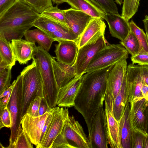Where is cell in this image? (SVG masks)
I'll return each mask as SVG.
<instances>
[{
	"instance_id": "23",
	"label": "cell",
	"mask_w": 148,
	"mask_h": 148,
	"mask_svg": "<svg viewBox=\"0 0 148 148\" xmlns=\"http://www.w3.org/2000/svg\"><path fill=\"white\" fill-rule=\"evenodd\" d=\"M129 103L126 104L124 111L118 121L119 133L122 148H130L131 129L130 121Z\"/></svg>"
},
{
	"instance_id": "19",
	"label": "cell",
	"mask_w": 148,
	"mask_h": 148,
	"mask_svg": "<svg viewBox=\"0 0 148 148\" xmlns=\"http://www.w3.org/2000/svg\"><path fill=\"white\" fill-rule=\"evenodd\" d=\"M104 19L108 24L110 32L112 36L123 40L128 35L130 31L129 21L119 14L105 13Z\"/></svg>"
},
{
	"instance_id": "26",
	"label": "cell",
	"mask_w": 148,
	"mask_h": 148,
	"mask_svg": "<svg viewBox=\"0 0 148 148\" xmlns=\"http://www.w3.org/2000/svg\"><path fill=\"white\" fill-rule=\"evenodd\" d=\"M72 8L83 11L93 18L104 19L105 13L89 0H66Z\"/></svg>"
},
{
	"instance_id": "48",
	"label": "cell",
	"mask_w": 148,
	"mask_h": 148,
	"mask_svg": "<svg viewBox=\"0 0 148 148\" xmlns=\"http://www.w3.org/2000/svg\"><path fill=\"white\" fill-rule=\"evenodd\" d=\"M143 22L144 25L145 29L146 31V34L147 35L148 39V15H146L145 18L143 20Z\"/></svg>"
},
{
	"instance_id": "38",
	"label": "cell",
	"mask_w": 148,
	"mask_h": 148,
	"mask_svg": "<svg viewBox=\"0 0 148 148\" xmlns=\"http://www.w3.org/2000/svg\"><path fill=\"white\" fill-rule=\"evenodd\" d=\"M145 135L140 132H131V147L144 148V139Z\"/></svg>"
},
{
	"instance_id": "22",
	"label": "cell",
	"mask_w": 148,
	"mask_h": 148,
	"mask_svg": "<svg viewBox=\"0 0 148 148\" xmlns=\"http://www.w3.org/2000/svg\"><path fill=\"white\" fill-rule=\"evenodd\" d=\"M52 57V62L56 81L59 89L66 85L76 75L75 64L72 65L56 61Z\"/></svg>"
},
{
	"instance_id": "40",
	"label": "cell",
	"mask_w": 148,
	"mask_h": 148,
	"mask_svg": "<svg viewBox=\"0 0 148 148\" xmlns=\"http://www.w3.org/2000/svg\"><path fill=\"white\" fill-rule=\"evenodd\" d=\"M53 148H73V147L61 132L54 140L51 147Z\"/></svg>"
},
{
	"instance_id": "8",
	"label": "cell",
	"mask_w": 148,
	"mask_h": 148,
	"mask_svg": "<svg viewBox=\"0 0 148 148\" xmlns=\"http://www.w3.org/2000/svg\"><path fill=\"white\" fill-rule=\"evenodd\" d=\"M23 77L20 74L15 80L7 107L10 112L11 126L9 145L10 148L15 141L19 129L21 127V121L23 110Z\"/></svg>"
},
{
	"instance_id": "31",
	"label": "cell",
	"mask_w": 148,
	"mask_h": 148,
	"mask_svg": "<svg viewBox=\"0 0 148 148\" xmlns=\"http://www.w3.org/2000/svg\"><path fill=\"white\" fill-rule=\"evenodd\" d=\"M140 0H123L121 16L129 21L137 12Z\"/></svg>"
},
{
	"instance_id": "18",
	"label": "cell",
	"mask_w": 148,
	"mask_h": 148,
	"mask_svg": "<svg viewBox=\"0 0 148 148\" xmlns=\"http://www.w3.org/2000/svg\"><path fill=\"white\" fill-rule=\"evenodd\" d=\"M55 45L54 52L57 61L65 64L72 65L75 62L79 48L76 41L60 40Z\"/></svg>"
},
{
	"instance_id": "9",
	"label": "cell",
	"mask_w": 148,
	"mask_h": 148,
	"mask_svg": "<svg viewBox=\"0 0 148 148\" xmlns=\"http://www.w3.org/2000/svg\"><path fill=\"white\" fill-rule=\"evenodd\" d=\"M32 25L43 30L55 41L68 40L76 42L79 39L67 25L41 15Z\"/></svg>"
},
{
	"instance_id": "29",
	"label": "cell",
	"mask_w": 148,
	"mask_h": 148,
	"mask_svg": "<svg viewBox=\"0 0 148 148\" xmlns=\"http://www.w3.org/2000/svg\"><path fill=\"white\" fill-rule=\"evenodd\" d=\"M120 43L132 56L140 52V43L134 34L130 31L127 37L123 40H121Z\"/></svg>"
},
{
	"instance_id": "15",
	"label": "cell",
	"mask_w": 148,
	"mask_h": 148,
	"mask_svg": "<svg viewBox=\"0 0 148 148\" xmlns=\"http://www.w3.org/2000/svg\"><path fill=\"white\" fill-rule=\"evenodd\" d=\"M126 81L128 89V103L136 102L144 98L141 91L143 83L141 65L132 64L127 66Z\"/></svg>"
},
{
	"instance_id": "11",
	"label": "cell",
	"mask_w": 148,
	"mask_h": 148,
	"mask_svg": "<svg viewBox=\"0 0 148 148\" xmlns=\"http://www.w3.org/2000/svg\"><path fill=\"white\" fill-rule=\"evenodd\" d=\"M129 118L131 132H140L144 135L147 132L148 100L145 98L130 103Z\"/></svg>"
},
{
	"instance_id": "35",
	"label": "cell",
	"mask_w": 148,
	"mask_h": 148,
	"mask_svg": "<svg viewBox=\"0 0 148 148\" xmlns=\"http://www.w3.org/2000/svg\"><path fill=\"white\" fill-rule=\"evenodd\" d=\"M23 0L40 14L53 6L51 0Z\"/></svg>"
},
{
	"instance_id": "27",
	"label": "cell",
	"mask_w": 148,
	"mask_h": 148,
	"mask_svg": "<svg viewBox=\"0 0 148 148\" xmlns=\"http://www.w3.org/2000/svg\"><path fill=\"white\" fill-rule=\"evenodd\" d=\"M24 36L26 40L37 42L39 46L48 52L53 42L55 41L45 32L38 28L28 30L25 33Z\"/></svg>"
},
{
	"instance_id": "20",
	"label": "cell",
	"mask_w": 148,
	"mask_h": 148,
	"mask_svg": "<svg viewBox=\"0 0 148 148\" xmlns=\"http://www.w3.org/2000/svg\"><path fill=\"white\" fill-rule=\"evenodd\" d=\"M104 125L107 143L112 148H122L120 138L118 121L105 106Z\"/></svg>"
},
{
	"instance_id": "45",
	"label": "cell",
	"mask_w": 148,
	"mask_h": 148,
	"mask_svg": "<svg viewBox=\"0 0 148 148\" xmlns=\"http://www.w3.org/2000/svg\"><path fill=\"white\" fill-rule=\"evenodd\" d=\"M11 93H10L4 97L0 99V110L4 108L7 106L10 98Z\"/></svg>"
},
{
	"instance_id": "4",
	"label": "cell",
	"mask_w": 148,
	"mask_h": 148,
	"mask_svg": "<svg viewBox=\"0 0 148 148\" xmlns=\"http://www.w3.org/2000/svg\"><path fill=\"white\" fill-rule=\"evenodd\" d=\"M20 74L23 77L22 118L31 102L39 95L43 94V92L42 79L34 60L25 67Z\"/></svg>"
},
{
	"instance_id": "49",
	"label": "cell",
	"mask_w": 148,
	"mask_h": 148,
	"mask_svg": "<svg viewBox=\"0 0 148 148\" xmlns=\"http://www.w3.org/2000/svg\"><path fill=\"white\" fill-rule=\"evenodd\" d=\"M53 4H56L57 5H59L64 2H66V0H51Z\"/></svg>"
},
{
	"instance_id": "2",
	"label": "cell",
	"mask_w": 148,
	"mask_h": 148,
	"mask_svg": "<svg viewBox=\"0 0 148 148\" xmlns=\"http://www.w3.org/2000/svg\"><path fill=\"white\" fill-rule=\"evenodd\" d=\"M40 16L23 0H18L0 15V33L10 42L21 39Z\"/></svg>"
},
{
	"instance_id": "51",
	"label": "cell",
	"mask_w": 148,
	"mask_h": 148,
	"mask_svg": "<svg viewBox=\"0 0 148 148\" xmlns=\"http://www.w3.org/2000/svg\"><path fill=\"white\" fill-rule=\"evenodd\" d=\"M148 128V124H147V128Z\"/></svg>"
},
{
	"instance_id": "47",
	"label": "cell",
	"mask_w": 148,
	"mask_h": 148,
	"mask_svg": "<svg viewBox=\"0 0 148 148\" xmlns=\"http://www.w3.org/2000/svg\"><path fill=\"white\" fill-rule=\"evenodd\" d=\"M141 91L144 97L148 100V85L143 84Z\"/></svg>"
},
{
	"instance_id": "25",
	"label": "cell",
	"mask_w": 148,
	"mask_h": 148,
	"mask_svg": "<svg viewBox=\"0 0 148 148\" xmlns=\"http://www.w3.org/2000/svg\"><path fill=\"white\" fill-rule=\"evenodd\" d=\"M106 25L101 18H93L76 42L79 49L86 44L97 32L106 28Z\"/></svg>"
},
{
	"instance_id": "10",
	"label": "cell",
	"mask_w": 148,
	"mask_h": 148,
	"mask_svg": "<svg viewBox=\"0 0 148 148\" xmlns=\"http://www.w3.org/2000/svg\"><path fill=\"white\" fill-rule=\"evenodd\" d=\"M68 109L63 107L54 108V114L42 139L36 148H51L56 137L60 133L65 123L69 117Z\"/></svg>"
},
{
	"instance_id": "12",
	"label": "cell",
	"mask_w": 148,
	"mask_h": 148,
	"mask_svg": "<svg viewBox=\"0 0 148 148\" xmlns=\"http://www.w3.org/2000/svg\"><path fill=\"white\" fill-rule=\"evenodd\" d=\"M61 133L73 148H90L83 127L73 116H69Z\"/></svg>"
},
{
	"instance_id": "28",
	"label": "cell",
	"mask_w": 148,
	"mask_h": 148,
	"mask_svg": "<svg viewBox=\"0 0 148 148\" xmlns=\"http://www.w3.org/2000/svg\"><path fill=\"white\" fill-rule=\"evenodd\" d=\"M128 89L126 83L125 76L113 106V114L118 121L123 115L125 105L128 102Z\"/></svg>"
},
{
	"instance_id": "24",
	"label": "cell",
	"mask_w": 148,
	"mask_h": 148,
	"mask_svg": "<svg viewBox=\"0 0 148 148\" xmlns=\"http://www.w3.org/2000/svg\"><path fill=\"white\" fill-rule=\"evenodd\" d=\"M16 61L11 43L0 33V71L12 69Z\"/></svg>"
},
{
	"instance_id": "41",
	"label": "cell",
	"mask_w": 148,
	"mask_h": 148,
	"mask_svg": "<svg viewBox=\"0 0 148 148\" xmlns=\"http://www.w3.org/2000/svg\"><path fill=\"white\" fill-rule=\"evenodd\" d=\"M131 60L132 64H138L139 65H148V53L140 52L134 55L131 56Z\"/></svg>"
},
{
	"instance_id": "37",
	"label": "cell",
	"mask_w": 148,
	"mask_h": 148,
	"mask_svg": "<svg viewBox=\"0 0 148 148\" xmlns=\"http://www.w3.org/2000/svg\"><path fill=\"white\" fill-rule=\"evenodd\" d=\"M43 97H44L43 94L38 95L30 103L26 113L33 116H39V106L41 99Z\"/></svg>"
},
{
	"instance_id": "50",
	"label": "cell",
	"mask_w": 148,
	"mask_h": 148,
	"mask_svg": "<svg viewBox=\"0 0 148 148\" xmlns=\"http://www.w3.org/2000/svg\"><path fill=\"white\" fill-rule=\"evenodd\" d=\"M115 1L117 3L121 5L123 3V0H115Z\"/></svg>"
},
{
	"instance_id": "6",
	"label": "cell",
	"mask_w": 148,
	"mask_h": 148,
	"mask_svg": "<svg viewBox=\"0 0 148 148\" xmlns=\"http://www.w3.org/2000/svg\"><path fill=\"white\" fill-rule=\"evenodd\" d=\"M106 28L100 30L86 44L79 49L75 63L76 76L82 75L96 54L107 45L104 36Z\"/></svg>"
},
{
	"instance_id": "43",
	"label": "cell",
	"mask_w": 148,
	"mask_h": 148,
	"mask_svg": "<svg viewBox=\"0 0 148 148\" xmlns=\"http://www.w3.org/2000/svg\"><path fill=\"white\" fill-rule=\"evenodd\" d=\"M52 108L49 106L44 97H42L39 108V116L42 115L47 112H50Z\"/></svg>"
},
{
	"instance_id": "1",
	"label": "cell",
	"mask_w": 148,
	"mask_h": 148,
	"mask_svg": "<svg viewBox=\"0 0 148 148\" xmlns=\"http://www.w3.org/2000/svg\"><path fill=\"white\" fill-rule=\"evenodd\" d=\"M109 67L82 75L76 97L74 108L83 116L90 131L94 117L103 107L106 87V73Z\"/></svg>"
},
{
	"instance_id": "36",
	"label": "cell",
	"mask_w": 148,
	"mask_h": 148,
	"mask_svg": "<svg viewBox=\"0 0 148 148\" xmlns=\"http://www.w3.org/2000/svg\"><path fill=\"white\" fill-rule=\"evenodd\" d=\"M11 69L8 68L0 71V95L11 85Z\"/></svg>"
},
{
	"instance_id": "17",
	"label": "cell",
	"mask_w": 148,
	"mask_h": 148,
	"mask_svg": "<svg viewBox=\"0 0 148 148\" xmlns=\"http://www.w3.org/2000/svg\"><path fill=\"white\" fill-rule=\"evenodd\" d=\"M82 76H75L66 85L59 89L56 102L58 106L67 108L74 106L75 99L81 84Z\"/></svg>"
},
{
	"instance_id": "21",
	"label": "cell",
	"mask_w": 148,
	"mask_h": 148,
	"mask_svg": "<svg viewBox=\"0 0 148 148\" xmlns=\"http://www.w3.org/2000/svg\"><path fill=\"white\" fill-rule=\"evenodd\" d=\"M11 44L16 60L21 64H26L36 55L35 43L20 39L13 40Z\"/></svg>"
},
{
	"instance_id": "42",
	"label": "cell",
	"mask_w": 148,
	"mask_h": 148,
	"mask_svg": "<svg viewBox=\"0 0 148 148\" xmlns=\"http://www.w3.org/2000/svg\"><path fill=\"white\" fill-rule=\"evenodd\" d=\"M18 0H0V15L14 5Z\"/></svg>"
},
{
	"instance_id": "46",
	"label": "cell",
	"mask_w": 148,
	"mask_h": 148,
	"mask_svg": "<svg viewBox=\"0 0 148 148\" xmlns=\"http://www.w3.org/2000/svg\"><path fill=\"white\" fill-rule=\"evenodd\" d=\"M15 80H14L12 84L7 89L5 90L1 95H0V99L7 95L10 93H11L14 86Z\"/></svg>"
},
{
	"instance_id": "44",
	"label": "cell",
	"mask_w": 148,
	"mask_h": 148,
	"mask_svg": "<svg viewBox=\"0 0 148 148\" xmlns=\"http://www.w3.org/2000/svg\"><path fill=\"white\" fill-rule=\"evenodd\" d=\"M141 66L143 83L148 85V65Z\"/></svg>"
},
{
	"instance_id": "39",
	"label": "cell",
	"mask_w": 148,
	"mask_h": 148,
	"mask_svg": "<svg viewBox=\"0 0 148 148\" xmlns=\"http://www.w3.org/2000/svg\"><path fill=\"white\" fill-rule=\"evenodd\" d=\"M0 129L3 127L10 128L11 119L10 112L7 106L0 110Z\"/></svg>"
},
{
	"instance_id": "7",
	"label": "cell",
	"mask_w": 148,
	"mask_h": 148,
	"mask_svg": "<svg viewBox=\"0 0 148 148\" xmlns=\"http://www.w3.org/2000/svg\"><path fill=\"white\" fill-rule=\"evenodd\" d=\"M128 52L121 44H108L91 61L85 73H90L109 67L128 58Z\"/></svg>"
},
{
	"instance_id": "34",
	"label": "cell",
	"mask_w": 148,
	"mask_h": 148,
	"mask_svg": "<svg viewBox=\"0 0 148 148\" xmlns=\"http://www.w3.org/2000/svg\"><path fill=\"white\" fill-rule=\"evenodd\" d=\"M32 144L22 128L20 127L16 138L10 148H33Z\"/></svg>"
},
{
	"instance_id": "16",
	"label": "cell",
	"mask_w": 148,
	"mask_h": 148,
	"mask_svg": "<svg viewBox=\"0 0 148 148\" xmlns=\"http://www.w3.org/2000/svg\"><path fill=\"white\" fill-rule=\"evenodd\" d=\"M66 24L79 38L93 18L82 11L70 8L64 10Z\"/></svg>"
},
{
	"instance_id": "5",
	"label": "cell",
	"mask_w": 148,
	"mask_h": 148,
	"mask_svg": "<svg viewBox=\"0 0 148 148\" xmlns=\"http://www.w3.org/2000/svg\"><path fill=\"white\" fill-rule=\"evenodd\" d=\"M127 58H124L109 66L106 73L105 106L113 114L115 99L121 87L127 68Z\"/></svg>"
},
{
	"instance_id": "14",
	"label": "cell",
	"mask_w": 148,
	"mask_h": 148,
	"mask_svg": "<svg viewBox=\"0 0 148 148\" xmlns=\"http://www.w3.org/2000/svg\"><path fill=\"white\" fill-rule=\"evenodd\" d=\"M50 112L38 116L26 113L22 118V128L32 144L36 147L40 143L43 127Z\"/></svg>"
},
{
	"instance_id": "3",
	"label": "cell",
	"mask_w": 148,
	"mask_h": 148,
	"mask_svg": "<svg viewBox=\"0 0 148 148\" xmlns=\"http://www.w3.org/2000/svg\"><path fill=\"white\" fill-rule=\"evenodd\" d=\"M49 52L39 46L32 58L38 67L42 79L44 97L51 108L57 105L59 88L57 84L52 62Z\"/></svg>"
},
{
	"instance_id": "32",
	"label": "cell",
	"mask_w": 148,
	"mask_h": 148,
	"mask_svg": "<svg viewBox=\"0 0 148 148\" xmlns=\"http://www.w3.org/2000/svg\"><path fill=\"white\" fill-rule=\"evenodd\" d=\"M40 14L41 16L51 20L67 25L65 21L64 10L59 9L58 5L53 6L49 10L42 12Z\"/></svg>"
},
{
	"instance_id": "33",
	"label": "cell",
	"mask_w": 148,
	"mask_h": 148,
	"mask_svg": "<svg viewBox=\"0 0 148 148\" xmlns=\"http://www.w3.org/2000/svg\"><path fill=\"white\" fill-rule=\"evenodd\" d=\"M105 13L119 14L113 0H89Z\"/></svg>"
},
{
	"instance_id": "30",
	"label": "cell",
	"mask_w": 148,
	"mask_h": 148,
	"mask_svg": "<svg viewBox=\"0 0 148 148\" xmlns=\"http://www.w3.org/2000/svg\"><path fill=\"white\" fill-rule=\"evenodd\" d=\"M129 24L130 31L134 34L140 43L141 47L140 52L148 53V39L146 34L133 20L129 22Z\"/></svg>"
},
{
	"instance_id": "13",
	"label": "cell",
	"mask_w": 148,
	"mask_h": 148,
	"mask_svg": "<svg viewBox=\"0 0 148 148\" xmlns=\"http://www.w3.org/2000/svg\"><path fill=\"white\" fill-rule=\"evenodd\" d=\"M88 138L90 148H107L104 125V111L100 107L92 120Z\"/></svg>"
}]
</instances>
